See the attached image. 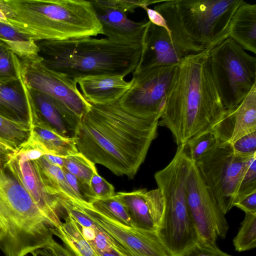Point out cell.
<instances>
[{"label":"cell","instance_id":"cell-22","mask_svg":"<svg viewBox=\"0 0 256 256\" xmlns=\"http://www.w3.org/2000/svg\"><path fill=\"white\" fill-rule=\"evenodd\" d=\"M229 38L244 50L256 53V4L244 1L230 20Z\"/></svg>","mask_w":256,"mask_h":256},{"label":"cell","instance_id":"cell-7","mask_svg":"<svg viewBox=\"0 0 256 256\" xmlns=\"http://www.w3.org/2000/svg\"><path fill=\"white\" fill-rule=\"evenodd\" d=\"M50 233L48 219L0 162V250L8 254L28 252L42 244Z\"/></svg>","mask_w":256,"mask_h":256},{"label":"cell","instance_id":"cell-45","mask_svg":"<svg viewBox=\"0 0 256 256\" xmlns=\"http://www.w3.org/2000/svg\"><path fill=\"white\" fill-rule=\"evenodd\" d=\"M50 164L62 168L64 164L65 158L54 154H46L44 156Z\"/></svg>","mask_w":256,"mask_h":256},{"label":"cell","instance_id":"cell-24","mask_svg":"<svg viewBox=\"0 0 256 256\" xmlns=\"http://www.w3.org/2000/svg\"><path fill=\"white\" fill-rule=\"evenodd\" d=\"M62 218L64 222L58 227L52 228V231L63 242L65 247L74 256H100L84 238L72 216L64 212Z\"/></svg>","mask_w":256,"mask_h":256},{"label":"cell","instance_id":"cell-15","mask_svg":"<svg viewBox=\"0 0 256 256\" xmlns=\"http://www.w3.org/2000/svg\"><path fill=\"white\" fill-rule=\"evenodd\" d=\"M182 58L174 46L170 33L148 20L142 42L140 58L132 73L178 64Z\"/></svg>","mask_w":256,"mask_h":256},{"label":"cell","instance_id":"cell-12","mask_svg":"<svg viewBox=\"0 0 256 256\" xmlns=\"http://www.w3.org/2000/svg\"><path fill=\"white\" fill-rule=\"evenodd\" d=\"M19 58L22 74L29 88L61 102L80 118L89 110L91 104L84 98L77 83L44 66L38 54Z\"/></svg>","mask_w":256,"mask_h":256},{"label":"cell","instance_id":"cell-32","mask_svg":"<svg viewBox=\"0 0 256 256\" xmlns=\"http://www.w3.org/2000/svg\"><path fill=\"white\" fill-rule=\"evenodd\" d=\"M91 204L107 212L122 223L136 227L126 206L115 194L107 198H96Z\"/></svg>","mask_w":256,"mask_h":256},{"label":"cell","instance_id":"cell-8","mask_svg":"<svg viewBox=\"0 0 256 256\" xmlns=\"http://www.w3.org/2000/svg\"><path fill=\"white\" fill-rule=\"evenodd\" d=\"M209 62L226 108L240 104L256 84V58L230 38L210 50Z\"/></svg>","mask_w":256,"mask_h":256},{"label":"cell","instance_id":"cell-17","mask_svg":"<svg viewBox=\"0 0 256 256\" xmlns=\"http://www.w3.org/2000/svg\"><path fill=\"white\" fill-rule=\"evenodd\" d=\"M212 130L220 142L231 144L256 131V84L240 104L226 108Z\"/></svg>","mask_w":256,"mask_h":256},{"label":"cell","instance_id":"cell-43","mask_svg":"<svg viewBox=\"0 0 256 256\" xmlns=\"http://www.w3.org/2000/svg\"><path fill=\"white\" fill-rule=\"evenodd\" d=\"M47 250L54 256H74L67 248L54 240L51 243Z\"/></svg>","mask_w":256,"mask_h":256},{"label":"cell","instance_id":"cell-34","mask_svg":"<svg viewBox=\"0 0 256 256\" xmlns=\"http://www.w3.org/2000/svg\"><path fill=\"white\" fill-rule=\"evenodd\" d=\"M256 191V154L250 158L244 170L240 184L235 202L238 199Z\"/></svg>","mask_w":256,"mask_h":256},{"label":"cell","instance_id":"cell-28","mask_svg":"<svg viewBox=\"0 0 256 256\" xmlns=\"http://www.w3.org/2000/svg\"><path fill=\"white\" fill-rule=\"evenodd\" d=\"M21 72L19 57L0 41V83L17 80Z\"/></svg>","mask_w":256,"mask_h":256},{"label":"cell","instance_id":"cell-38","mask_svg":"<svg viewBox=\"0 0 256 256\" xmlns=\"http://www.w3.org/2000/svg\"><path fill=\"white\" fill-rule=\"evenodd\" d=\"M90 186L96 198H107L115 194L114 186L97 172L93 175Z\"/></svg>","mask_w":256,"mask_h":256},{"label":"cell","instance_id":"cell-2","mask_svg":"<svg viewBox=\"0 0 256 256\" xmlns=\"http://www.w3.org/2000/svg\"><path fill=\"white\" fill-rule=\"evenodd\" d=\"M210 50L184 58L167 92L158 125L170 131L178 146L212 130L226 112L210 68Z\"/></svg>","mask_w":256,"mask_h":256},{"label":"cell","instance_id":"cell-27","mask_svg":"<svg viewBox=\"0 0 256 256\" xmlns=\"http://www.w3.org/2000/svg\"><path fill=\"white\" fill-rule=\"evenodd\" d=\"M30 124L12 120L0 115V142L14 151L29 138Z\"/></svg>","mask_w":256,"mask_h":256},{"label":"cell","instance_id":"cell-4","mask_svg":"<svg viewBox=\"0 0 256 256\" xmlns=\"http://www.w3.org/2000/svg\"><path fill=\"white\" fill-rule=\"evenodd\" d=\"M46 67L77 81L100 74L126 76L135 70L142 44L118 42L107 38L86 37L36 42Z\"/></svg>","mask_w":256,"mask_h":256},{"label":"cell","instance_id":"cell-33","mask_svg":"<svg viewBox=\"0 0 256 256\" xmlns=\"http://www.w3.org/2000/svg\"><path fill=\"white\" fill-rule=\"evenodd\" d=\"M96 10H103L113 9L124 14L134 12L138 8L144 9L152 4H157L162 0H90Z\"/></svg>","mask_w":256,"mask_h":256},{"label":"cell","instance_id":"cell-29","mask_svg":"<svg viewBox=\"0 0 256 256\" xmlns=\"http://www.w3.org/2000/svg\"><path fill=\"white\" fill-rule=\"evenodd\" d=\"M236 250L247 251L256 246V214L245 213L238 232L233 240Z\"/></svg>","mask_w":256,"mask_h":256},{"label":"cell","instance_id":"cell-41","mask_svg":"<svg viewBox=\"0 0 256 256\" xmlns=\"http://www.w3.org/2000/svg\"><path fill=\"white\" fill-rule=\"evenodd\" d=\"M90 244L96 252H113L108 238L100 230L96 233L94 242Z\"/></svg>","mask_w":256,"mask_h":256},{"label":"cell","instance_id":"cell-16","mask_svg":"<svg viewBox=\"0 0 256 256\" xmlns=\"http://www.w3.org/2000/svg\"><path fill=\"white\" fill-rule=\"evenodd\" d=\"M115 195L126 206L136 227L156 232L164 210V198L158 188L118 192Z\"/></svg>","mask_w":256,"mask_h":256},{"label":"cell","instance_id":"cell-11","mask_svg":"<svg viewBox=\"0 0 256 256\" xmlns=\"http://www.w3.org/2000/svg\"><path fill=\"white\" fill-rule=\"evenodd\" d=\"M178 65L132 73L130 88L118 100L120 108L137 118L160 120Z\"/></svg>","mask_w":256,"mask_h":256},{"label":"cell","instance_id":"cell-48","mask_svg":"<svg viewBox=\"0 0 256 256\" xmlns=\"http://www.w3.org/2000/svg\"><path fill=\"white\" fill-rule=\"evenodd\" d=\"M100 256H117L113 252H96Z\"/></svg>","mask_w":256,"mask_h":256},{"label":"cell","instance_id":"cell-36","mask_svg":"<svg viewBox=\"0 0 256 256\" xmlns=\"http://www.w3.org/2000/svg\"><path fill=\"white\" fill-rule=\"evenodd\" d=\"M63 170L69 185L78 200L91 203L96 199L90 184L84 182L64 169Z\"/></svg>","mask_w":256,"mask_h":256},{"label":"cell","instance_id":"cell-30","mask_svg":"<svg viewBox=\"0 0 256 256\" xmlns=\"http://www.w3.org/2000/svg\"><path fill=\"white\" fill-rule=\"evenodd\" d=\"M220 142L212 130L188 140L184 144V150L190 160L194 164Z\"/></svg>","mask_w":256,"mask_h":256},{"label":"cell","instance_id":"cell-1","mask_svg":"<svg viewBox=\"0 0 256 256\" xmlns=\"http://www.w3.org/2000/svg\"><path fill=\"white\" fill-rule=\"evenodd\" d=\"M158 120L132 116L118 101L91 104L80 118L74 137L76 146L95 164L132 178L157 137Z\"/></svg>","mask_w":256,"mask_h":256},{"label":"cell","instance_id":"cell-46","mask_svg":"<svg viewBox=\"0 0 256 256\" xmlns=\"http://www.w3.org/2000/svg\"><path fill=\"white\" fill-rule=\"evenodd\" d=\"M31 254L32 256H54L50 252L44 248L37 250Z\"/></svg>","mask_w":256,"mask_h":256},{"label":"cell","instance_id":"cell-44","mask_svg":"<svg viewBox=\"0 0 256 256\" xmlns=\"http://www.w3.org/2000/svg\"><path fill=\"white\" fill-rule=\"evenodd\" d=\"M14 152L12 148L0 142V162H6Z\"/></svg>","mask_w":256,"mask_h":256},{"label":"cell","instance_id":"cell-3","mask_svg":"<svg viewBox=\"0 0 256 256\" xmlns=\"http://www.w3.org/2000/svg\"><path fill=\"white\" fill-rule=\"evenodd\" d=\"M0 10L10 24L35 42L102 34L90 1L0 0Z\"/></svg>","mask_w":256,"mask_h":256},{"label":"cell","instance_id":"cell-9","mask_svg":"<svg viewBox=\"0 0 256 256\" xmlns=\"http://www.w3.org/2000/svg\"><path fill=\"white\" fill-rule=\"evenodd\" d=\"M254 155L240 156L234 152L231 144L220 142L194 163L210 192L225 214L234 206L242 174Z\"/></svg>","mask_w":256,"mask_h":256},{"label":"cell","instance_id":"cell-21","mask_svg":"<svg viewBox=\"0 0 256 256\" xmlns=\"http://www.w3.org/2000/svg\"><path fill=\"white\" fill-rule=\"evenodd\" d=\"M102 29V34L118 42L142 44L148 21L136 22L118 10H96Z\"/></svg>","mask_w":256,"mask_h":256},{"label":"cell","instance_id":"cell-18","mask_svg":"<svg viewBox=\"0 0 256 256\" xmlns=\"http://www.w3.org/2000/svg\"><path fill=\"white\" fill-rule=\"evenodd\" d=\"M36 114V108L22 72L17 80L0 83V116L30 124Z\"/></svg>","mask_w":256,"mask_h":256},{"label":"cell","instance_id":"cell-40","mask_svg":"<svg viewBox=\"0 0 256 256\" xmlns=\"http://www.w3.org/2000/svg\"><path fill=\"white\" fill-rule=\"evenodd\" d=\"M245 213L256 214V191L237 200L234 204Z\"/></svg>","mask_w":256,"mask_h":256},{"label":"cell","instance_id":"cell-20","mask_svg":"<svg viewBox=\"0 0 256 256\" xmlns=\"http://www.w3.org/2000/svg\"><path fill=\"white\" fill-rule=\"evenodd\" d=\"M29 90L40 117L62 136L74 138L80 118L61 102L44 93Z\"/></svg>","mask_w":256,"mask_h":256},{"label":"cell","instance_id":"cell-14","mask_svg":"<svg viewBox=\"0 0 256 256\" xmlns=\"http://www.w3.org/2000/svg\"><path fill=\"white\" fill-rule=\"evenodd\" d=\"M4 165L25 188L52 227L60 226L64 210L57 198L46 191L34 161L26 160L15 152Z\"/></svg>","mask_w":256,"mask_h":256},{"label":"cell","instance_id":"cell-42","mask_svg":"<svg viewBox=\"0 0 256 256\" xmlns=\"http://www.w3.org/2000/svg\"><path fill=\"white\" fill-rule=\"evenodd\" d=\"M147 14L149 21L154 25L162 27L170 32L166 20L162 15L154 9L146 8L144 9Z\"/></svg>","mask_w":256,"mask_h":256},{"label":"cell","instance_id":"cell-35","mask_svg":"<svg viewBox=\"0 0 256 256\" xmlns=\"http://www.w3.org/2000/svg\"><path fill=\"white\" fill-rule=\"evenodd\" d=\"M16 152L28 160H36L44 155L50 154L46 148L31 135Z\"/></svg>","mask_w":256,"mask_h":256},{"label":"cell","instance_id":"cell-10","mask_svg":"<svg viewBox=\"0 0 256 256\" xmlns=\"http://www.w3.org/2000/svg\"><path fill=\"white\" fill-rule=\"evenodd\" d=\"M66 198L106 236L117 256H170L156 232L127 226L91 203Z\"/></svg>","mask_w":256,"mask_h":256},{"label":"cell","instance_id":"cell-19","mask_svg":"<svg viewBox=\"0 0 256 256\" xmlns=\"http://www.w3.org/2000/svg\"><path fill=\"white\" fill-rule=\"evenodd\" d=\"M118 74L89 76L79 79L81 94L92 104H106L118 101L130 88L132 81L128 82Z\"/></svg>","mask_w":256,"mask_h":256},{"label":"cell","instance_id":"cell-23","mask_svg":"<svg viewBox=\"0 0 256 256\" xmlns=\"http://www.w3.org/2000/svg\"><path fill=\"white\" fill-rule=\"evenodd\" d=\"M30 126V135L42 144L50 154L66 158L78 152L74 138L64 137L58 134L38 114Z\"/></svg>","mask_w":256,"mask_h":256},{"label":"cell","instance_id":"cell-37","mask_svg":"<svg viewBox=\"0 0 256 256\" xmlns=\"http://www.w3.org/2000/svg\"><path fill=\"white\" fill-rule=\"evenodd\" d=\"M232 146L236 154L242 156L248 157L256 154V131L242 136Z\"/></svg>","mask_w":256,"mask_h":256},{"label":"cell","instance_id":"cell-6","mask_svg":"<svg viewBox=\"0 0 256 256\" xmlns=\"http://www.w3.org/2000/svg\"><path fill=\"white\" fill-rule=\"evenodd\" d=\"M192 163L184 145H180L170 162L154 176L164 200L156 233L170 256H184L199 240L186 200V183Z\"/></svg>","mask_w":256,"mask_h":256},{"label":"cell","instance_id":"cell-13","mask_svg":"<svg viewBox=\"0 0 256 256\" xmlns=\"http://www.w3.org/2000/svg\"><path fill=\"white\" fill-rule=\"evenodd\" d=\"M186 200L199 240L216 244L218 237L225 238L229 228L225 214L211 195L194 163L186 183Z\"/></svg>","mask_w":256,"mask_h":256},{"label":"cell","instance_id":"cell-26","mask_svg":"<svg viewBox=\"0 0 256 256\" xmlns=\"http://www.w3.org/2000/svg\"><path fill=\"white\" fill-rule=\"evenodd\" d=\"M0 41L19 58L38 54L36 42L18 31L10 24L0 22Z\"/></svg>","mask_w":256,"mask_h":256},{"label":"cell","instance_id":"cell-31","mask_svg":"<svg viewBox=\"0 0 256 256\" xmlns=\"http://www.w3.org/2000/svg\"><path fill=\"white\" fill-rule=\"evenodd\" d=\"M62 168L88 184L94 174L98 172L95 164L79 152L65 158Z\"/></svg>","mask_w":256,"mask_h":256},{"label":"cell","instance_id":"cell-25","mask_svg":"<svg viewBox=\"0 0 256 256\" xmlns=\"http://www.w3.org/2000/svg\"><path fill=\"white\" fill-rule=\"evenodd\" d=\"M34 161L40 178L49 194L56 198L64 196L78 199L69 185L62 168L50 164L44 156Z\"/></svg>","mask_w":256,"mask_h":256},{"label":"cell","instance_id":"cell-39","mask_svg":"<svg viewBox=\"0 0 256 256\" xmlns=\"http://www.w3.org/2000/svg\"><path fill=\"white\" fill-rule=\"evenodd\" d=\"M184 256H232L220 250L216 244L198 240Z\"/></svg>","mask_w":256,"mask_h":256},{"label":"cell","instance_id":"cell-47","mask_svg":"<svg viewBox=\"0 0 256 256\" xmlns=\"http://www.w3.org/2000/svg\"><path fill=\"white\" fill-rule=\"evenodd\" d=\"M0 22L9 24L6 16H4V14L2 12V11L0 10Z\"/></svg>","mask_w":256,"mask_h":256},{"label":"cell","instance_id":"cell-5","mask_svg":"<svg viewBox=\"0 0 256 256\" xmlns=\"http://www.w3.org/2000/svg\"><path fill=\"white\" fill-rule=\"evenodd\" d=\"M242 0H168L154 10L166 22L184 58L205 52L229 38L230 20Z\"/></svg>","mask_w":256,"mask_h":256}]
</instances>
